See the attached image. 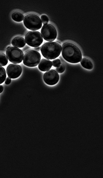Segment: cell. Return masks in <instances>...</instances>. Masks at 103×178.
Wrapping results in <instances>:
<instances>
[{"instance_id":"6da1fadb","label":"cell","mask_w":103,"mask_h":178,"mask_svg":"<svg viewBox=\"0 0 103 178\" xmlns=\"http://www.w3.org/2000/svg\"><path fill=\"white\" fill-rule=\"evenodd\" d=\"M62 54L63 58L67 61L73 63L80 62L82 57L81 52L76 45L68 42L62 44Z\"/></svg>"},{"instance_id":"7a4b0ae2","label":"cell","mask_w":103,"mask_h":178,"mask_svg":"<svg viewBox=\"0 0 103 178\" xmlns=\"http://www.w3.org/2000/svg\"><path fill=\"white\" fill-rule=\"evenodd\" d=\"M41 47V51L43 56L51 60L58 57L62 50L61 45L58 42L54 41L45 42Z\"/></svg>"},{"instance_id":"3957f363","label":"cell","mask_w":103,"mask_h":178,"mask_svg":"<svg viewBox=\"0 0 103 178\" xmlns=\"http://www.w3.org/2000/svg\"><path fill=\"white\" fill-rule=\"evenodd\" d=\"M24 24L27 29L32 30L40 29L42 26V22L37 15L29 13L25 16L23 20Z\"/></svg>"},{"instance_id":"277c9868","label":"cell","mask_w":103,"mask_h":178,"mask_svg":"<svg viewBox=\"0 0 103 178\" xmlns=\"http://www.w3.org/2000/svg\"><path fill=\"white\" fill-rule=\"evenodd\" d=\"M41 59L40 53L33 49L27 51L23 55V62L25 65L29 67L37 66Z\"/></svg>"},{"instance_id":"5b68a950","label":"cell","mask_w":103,"mask_h":178,"mask_svg":"<svg viewBox=\"0 0 103 178\" xmlns=\"http://www.w3.org/2000/svg\"><path fill=\"white\" fill-rule=\"evenodd\" d=\"M6 55L9 61L15 63L21 62L23 57L22 51L16 47L8 46L7 48Z\"/></svg>"},{"instance_id":"8992f818","label":"cell","mask_w":103,"mask_h":178,"mask_svg":"<svg viewBox=\"0 0 103 178\" xmlns=\"http://www.w3.org/2000/svg\"><path fill=\"white\" fill-rule=\"evenodd\" d=\"M25 39L27 44L34 47H39L43 41L40 33L35 30H31L27 32L25 35Z\"/></svg>"},{"instance_id":"52a82bcc","label":"cell","mask_w":103,"mask_h":178,"mask_svg":"<svg viewBox=\"0 0 103 178\" xmlns=\"http://www.w3.org/2000/svg\"><path fill=\"white\" fill-rule=\"evenodd\" d=\"M41 32L43 39L48 41H54L57 36L56 29L50 24L47 23L44 24L42 27Z\"/></svg>"},{"instance_id":"ba28073f","label":"cell","mask_w":103,"mask_h":178,"mask_svg":"<svg viewBox=\"0 0 103 178\" xmlns=\"http://www.w3.org/2000/svg\"><path fill=\"white\" fill-rule=\"evenodd\" d=\"M43 79L47 84L53 85L56 84L59 79V76L57 71L53 69L46 71L43 76Z\"/></svg>"},{"instance_id":"9c48e42d","label":"cell","mask_w":103,"mask_h":178,"mask_svg":"<svg viewBox=\"0 0 103 178\" xmlns=\"http://www.w3.org/2000/svg\"><path fill=\"white\" fill-rule=\"evenodd\" d=\"M22 72L21 67L17 64H10L8 65L6 69L7 75L10 78H17L21 75Z\"/></svg>"},{"instance_id":"30bf717a","label":"cell","mask_w":103,"mask_h":178,"mask_svg":"<svg viewBox=\"0 0 103 178\" xmlns=\"http://www.w3.org/2000/svg\"><path fill=\"white\" fill-rule=\"evenodd\" d=\"M52 66V62L46 59H42L40 61L38 67L40 70L45 71L50 69Z\"/></svg>"},{"instance_id":"8fae6325","label":"cell","mask_w":103,"mask_h":178,"mask_svg":"<svg viewBox=\"0 0 103 178\" xmlns=\"http://www.w3.org/2000/svg\"><path fill=\"white\" fill-rule=\"evenodd\" d=\"M11 43L14 47L21 48L25 46L26 42L23 38L20 36H17L13 38Z\"/></svg>"},{"instance_id":"7c38bea8","label":"cell","mask_w":103,"mask_h":178,"mask_svg":"<svg viewBox=\"0 0 103 178\" xmlns=\"http://www.w3.org/2000/svg\"><path fill=\"white\" fill-rule=\"evenodd\" d=\"M80 63L82 67L86 69L90 70L93 68L92 62L87 58H83L81 60Z\"/></svg>"},{"instance_id":"4fadbf2b","label":"cell","mask_w":103,"mask_h":178,"mask_svg":"<svg viewBox=\"0 0 103 178\" xmlns=\"http://www.w3.org/2000/svg\"><path fill=\"white\" fill-rule=\"evenodd\" d=\"M11 18L15 21L20 22L23 20L24 16L21 13L16 11L12 13Z\"/></svg>"},{"instance_id":"5bb4252c","label":"cell","mask_w":103,"mask_h":178,"mask_svg":"<svg viewBox=\"0 0 103 178\" xmlns=\"http://www.w3.org/2000/svg\"><path fill=\"white\" fill-rule=\"evenodd\" d=\"M8 63V59L6 55L2 53H0V66H5Z\"/></svg>"},{"instance_id":"9a60e30c","label":"cell","mask_w":103,"mask_h":178,"mask_svg":"<svg viewBox=\"0 0 103 178\" xmlns=\"http://www.w3.org/2000/svg\"><path fill=\"white\" fill-rule=\"evenodd\" d=\"M6 78V73L5 68L0 66V84L3 83Z\"/></svg>"},{"instance_id":"2e32d148","label":"cell","mask_w":103,"mask_h":178,"mask_svg":"<svg viewBox=\"0 0 103 178\" xmlns=\"http://www.w3.org/2000/svg\"><path fill=\"white\" fill-rule=\"evenodd\" d=\"M52 63L54 67H57L60 65L61 62L60 59H57L52 61Z\"/></svg>"},{"instance_id":"e0dca14e","label":"cell","mask_w":103,"mask_h":178,"mask_svg":"<svg viewBox=\"0 0 103 178\" xmlns=\"http://www.w3.org/2000/svg\"><path fill=\"white\" fill-rule=\"evenodd\" d=\"M41 20L43 24L47 23L49 22V18L47 16L43 15L41 16Z\"/></svg>"},{"instance_id":"ac0fdd59","label":"cell","mask_w":103,"mask_h":178,"mask_svg":"<svg viewBox=\"0 0 103 178\" xmlns=\"http://www.w3.org/2000/svg\"><path fill=\"white\" fill-rule=\"evenodd\" d=\"M57 71L59 73H62L65 70V67L63 65H60L56 68Z\"/></svg>"},{"instance_id":"d6986e66","label":"cell","mask_w":103,"mask_h":178,"mask_svg":"<svg viewBox=\"0 0 103 178\" xmlns=\"http://www.w3.org/2000/svg\"><path fill=\"white\" fill-rule=\"evenodd\" d=\"M11 79L9 77H7L5 81V83L7 85L9 84L11 82Z\"/></svg>"},{"instance_id":"ffe728a7","label":"cell","mask_w":103,"mask_h":178,"mask_svg":"<svg viewBox=\"0 0 103 178\" xmlns=\"http://www.w3.org/2000/svg\"><path fill=\"white\" fill-rule=\"evenodd\" d=\"M40 49V47H36L34 48L35 50L37 51H39Z\"/></svg>"},{"instance_id":"44dd1931","label":"cell","mask_w":103,"mask_h":178,"mask_svg":"<svg viewBox=\"0 0 103 178\" xmlns=\"http://www.w3.org/2000/svg\"><path fill=\"white\" fill-rule=\"evenodd\" d=\"M3 88L2 86L0 85V93H1L3 90Z\"/></svg>"}]
</instances>
